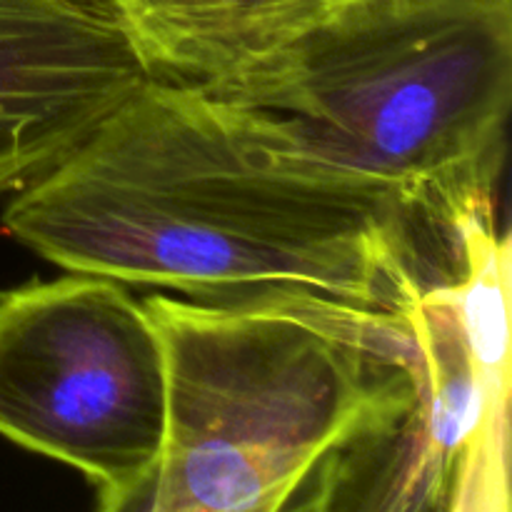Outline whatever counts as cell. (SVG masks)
Segmentation results:
<instances>
[{
	"instance_id": "cell-1",
	"label": "cell",
	"mask_w": 512,
	"mask_h": 512,
	"mask_svg": "<svg viewBox=\"0 0 512 512\" xmlns=\"http://www.w3.org/2000/svg\"><path fill=\"white\" fill-rule=\"evenodd\" d=\"M0 225L68 273L203 305L330 300L410 320L435 285L428 230L403 210L268 168L198 90L150 78Z\"/></svg>"
},
{
	"instance_id": "cell-2",
	"label": "cell",
	"mask_w": 512,
	"mask_h": 512,
	"mask_svg": "<svg viewBox=\"0 0 512 512\" xmlns=\"http://www.w3.org/2000/svg\"><path fill=\"white\" fill-rule=\"evenodd\" d=\"M253 158L455 240L495 208L512 0H345L295 43L195 88Z\"/></svg>"
},
{
	"instance_id": "cell-3",
	"label": "cell",
	"mask_w": 512,
	"mask_h": 512,
	"mask_svg": "<svg viewBox=\"0 0 512 512\" xmlns=\"http://www.w3.org/2000/svg\"><path fill=\"white\" fill-rule=\"evenodd\" d=\"M168 383L155 495L173 512H325L328 458L415 400L410 320L353 305L148 295Z\"/></svg>"
},
{
	"instance_id": "cell-4",
	"label": "cell",
	"mask_w": 512,
	"mask_h": 512,
	"mask_svg": "<svg viewBox=\"0 0 512 512\" xmlns=\"http://www.w3.org/2000/svg\"><path fill=\"white\" fill-rule=\"evenodd\" d=\"M168 383L158 330L120 283L70 273L0 293V435L78 470L98 498L158 465Z\"/></svg>"
},
{
	"instance_id": "cell-5",
	"label": "cell",
	"mask_w": 512,
	"mask_h": 512,
	"mask_svg": "<svg viewBox=\"0 0 512 512\" xmlns=\"http://www.w3.org/2000/svg\"><path fill=\"white\" fill-rule=\"evenodd\" d=\"M145 80L103 0H0V200L58 168Z\"/></svg>"
},
{
	"instance_id": "cell-6",
	"label": "cell",
	"mask_w": 512,
	"mask_h": 512,
	"mask_svg": "<svg viewBox=\"0 0 512 512\" xmlns=\"http://www.w3.org/2000/svg\"><path fill=\"white\" fill-rule=\"evenodd\" d=\"M423 378L413 403L350 438L328 458L325 512H448L465 448L485 400L443 288L420 295L410 315Z\"/></svg>"
},
{
	"instance_id": "cell-7",
	"label": "cell",
	"mask_w": 512,
	"mask_h": 512,
	"mask_svg": "<svg viewBox=\"0 0 512 512\" xmlns=\"http://www.w3.org/2000/svg\"><path fill=\"white\" fill-rule=\"evenodd\" d=\"M145 75L203 88L323 23L345 0H103Z\"/></svg>"
},
{
	"instance_id": "cell-8",
	"label": "cell",
	"mask_w": 512,
	"mask_h": 512,
	"mask_svg": "<svg viewBox=\"0 0 512 512\" xmlns=\"http://www.w3.org/2000/svg\"><path fill=\"white\" fill-rule=\"evenodd\" d=\"M458 275L443 283L463 333L485 400L510 405V238L495 230V208H478L455 220Z\"/></svg>"
},
{
	"instance_id": "cell-9",
	"label": "cell",
	"mask_w": 512,
	"mask_h": 512,
	"mask_svg": "<svg viewBox=\"0 0 512 512\" xmlns=\"http://www.w3.org/2000/svg\"><path fill=\"white\" fill-rule=\"evenodd\" d=\"M510 408L485 415L465 448L448 512H510Z\"/></svg>"
},
{
	"instance_id": "cell-10",
	"label": "cell",
	"mask_w": 512,
	"mask_h": 512,
	"mask_svg": "<svg viewBox=\"0 0 512 512\" xmlns=\"http://www.w3.org/2000/svg\"><path fill=\"white\" fill-rule=\"evenodd\" d=\"M153 470L143 480H138L133 488L125 490V493L110 495V498H98L95 512H173L170 508H165L158 500V495H155Z\"/></svg>"
}]
</instances>
